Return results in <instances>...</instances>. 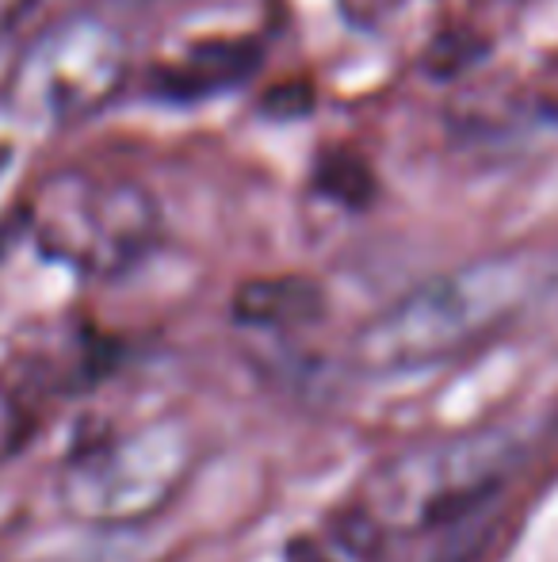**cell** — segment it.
<instances>
[{"instance_id":"6da1fadb","label":"cell","mask_w":558,"mask_h":562,"mask_svg":"<svg viewBox=\"0 0 558 562\" xmlns=\"http://www.w3.org/2000/svg\"><path fill=\"white\" fill-rule=\"evenodd\" d=\"M558 295V252L509 249L432 276L352 337L367 375H402L486 345Z\"/></svg>"},{"instance_id":"7a4b0ae2","label":"cell","mask_w":558,"mask_h":562,"mask_svg":"<svg viewBox=\"0 0 558 562\" xmlns=\"http://www.w3.org/2000/svg\"><path fill=\"white\" fill-rule=\"evenodd\" d=\"M536 448L532 425H482L398 451L364 479L360 517L395 536L470 525L498 502Z\"/></svg>"},{"instance_id":"3957f363","label":"cell","mask_w":558,"mask_h":562,"mask_svg":"<svg viewBox=\"0 0 558 562\" xmlns=\"http://www.w3.org/2000/svg\"><path fill=\"white\" fill-rule=\"evenodd\" d=\"M38 249L84 276H119L153 249L161 215L146 188L96 172H54L27 203Z\"/></svg>"},{"instance_id":"277c9868","label":"cell","mask_w":558,"mask_h":562,"mask_svg":"<svg viewBox=\"0 0 558 562\" xmlns=\"http://www.w3.org/2000/svg\"><path fill=\"white\" fill-rule=\"evenodd\" d=\"M127 77V43L112 23L96 15H73L43 31L4 85L12 115L43 126H69L100 112Z\"/></svg>"},{"instance_id":"5b68a950","label":"cell","mask_w":558,"mask_h":562,"mask_svg":"<svg viewBox=\"0 0 558 562\" xmlns=\"http://www.w3.org/2000/svg\"><path fill=\"white\" fill-rule=\"evenodd\" d=\"M192 463V445L176 422L146 425L138 432L92 445L61 471L58 497L69 517L119 525L157 513Z\"/></svg>"},{"instance_id":"8992f818","label":"cell","mask_w":558,"mask_h":562,"mask_svg":"<svg viewBox=\"0 0 558 562\" xmlns=\"http://www.w3.org/2000/svg\"><path fill=\"white\" fill-rule=\"evenodd\" d=\"M326 311V299L310 280H257L238 291L234 314L249 326H298Z\"/></svg>"},{"instance_id":"52a82bcc","label":"cell","mask_w":558,"mask_h":562,"mask_svg":"<svg viewBox=\"0 0 558 562\" xmlns=\"http://www.w3.org/2000/svg\"><path fill=\"white\" fill-rule=\"evenodd\" d=\"M15 440H20V414H15L4 398H0V456H4V451H12Z\"/></svg>"},{"instance_id":"ba28073f","label":"cell","mask_w":558,"mask_h":562,"mask_svg":"<svg viewBox=\"0 0 558 562\" xmlns=\"http://www.w3.org/2000/svg\"><path fill=\"white\" fill-rule=\"evenodd\" d=\"M287 562H333V559H329L326 551L318 548V543L295 540V543H291V551H287Z\"/></svg>"}]
</instances>
